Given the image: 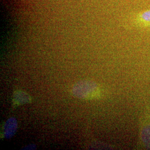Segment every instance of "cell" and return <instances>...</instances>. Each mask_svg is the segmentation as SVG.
Here are the masks:
<instances>
[{
    "label": "cell",
    "instance_id": "2",
    "mask_svg": "<svg viewBox=\"0 0 150 150\" xmlns=\"http://www.w3.org/2000/svg\"><path fill=\"white\" fill-rule=\"evenodd\" d=\"M140 140L144 147L150 149V120L145 122L141 129Z\"/></svg>",
    "mask_w": 150,
    "mask_h": 150
},
{
    "label": "cell",
    "instance_id": "1",
    "mask_svg": "<svg viewBox=\"0 0 150 150\" xmlns=\"http://www.w3.org/2000/svg\"><path fill=\"white\" fill-rule=\"evenodd\" d=\"M76 96L82 98H92L100 97V88L96 84L91 81H83L77 83L73 89Z\"/></svg>",
    "mask_w": 150,
    "mask_h": 150
},
{
    "label": "cell",
    "instance_id": "3",
    "mask_svg": "<svg viewBox=\"0 0 150 150\" xmlns=\"http://www.w3.org/2000/svg\"><path fill=\"white\" fill-rule=\"evenodd\" d=\"M16 129V122L13 118L10 119L6 122L5 126V135L7 137H10L14 134Z\"/></svg>",
    "mask_w": 150,
    "mask_h": 150
},
{
    "label": "cell",
    "instance_id": "4",
    "mask_svg": "<svg viewBox=\"0 0 150 150\" xmlns=\"http://www.w3.org/2000/svg\"><path fill=\"white\" fill-rule=\"evenodd\" d=\"M137 22L145 26L150 25V10L142 12L137 16Z\"/></svg>",
    "mask_w": 150,
    "mask_h": 150
}]
</instances>
